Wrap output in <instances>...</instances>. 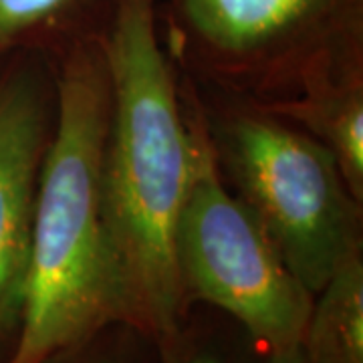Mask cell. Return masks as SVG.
<instances>
[{"label":"cell","instance_id":"obj_1","mask_svg":"<svg viewBox=\"0 0 363 363\" xmlns=\"http://www.w3.org/2000/svg\"><path fill=\"white\" fill-rule=\"evenodd\" d=\"M101 52L109 77L104 208L123 325L162 347L180 333L190 309L176 260V228L194 147L157 40L154 0H117Z\"/></svg>","mask_w":363,"mask_h":363},{"label":"cell","instance_id":"obj_2","mask_svg":"<svg viewBox=\"0 0 363 363\" xmlns=\"http://www.w3.org/2000/svg\"><path fill=\"white\" fill-rule=\"evenodd\" d=\"M109 77L104 52H75L59 81L43 154L23 317L4 363H43L109 325L123 297L104 208Z\"/></svg>","mask_w":363,"mask_h":363},{"label":"cell","instance_id":"obj_3","mask_svg":"<svg viewBox=\"0 0 363 363\" xmlns=\"http://www.w3.org/2000/svg\"><path fill=\"white\" fill-rule=\"evenodd\" d=\"M192 176L176 228V260L188 303L210 305L269 355L298 345L313 297L291 272L250 208L220 180L206 130L190 123Z\"/></svg>","mask_w":363,"mask_h":363},{"label":"cell","instance_id":"obj_4","mask_svg":"<svg viewBox=\"0 0 363 363\" xmlns=\"http://www.w3.org/2000/svg\"><path fill=\"white\" fill-rule=\"evenodd\" d=\"M230 169L240 200L303 286L317 295L345 260L362 252L359 200L323 142L269 117L230 128Z\"/></svg>","mask_w":363,"mask_h":363},{"label":"cell","instance_id":"obj_5","mask_svg":"<svg viewBox=\"0 0 363 363\" xmlns=\"http://www.w3.org/2000/svg\"><path fill=\"white\" fill-rule=\"evenodd\" d=\"M39 85L14 75L0 87V353L11 355L23 317L37 182L47 147Z\"/></svg>","mask_w":363,"mask_h":363},{"label":"cell","instance_id":"obj_6","mask_svg":"<svg viewBox=\"0 0 363 363\" xmlns=\"http://www.w3.org/2000/svg\"><path fill=\"white\" fill-rule=\"evenodd\" d=\"M333 0H184L196 33L214 49L250 52L311 23Z\"/></svg>","mask_w":363,"mask_h":363},{"label":"cell","instance_id":"obj_7","mask_svg":"<svg viewBox=\"0 0 363 363\" xmlns=\"http://www.w3.org/2000/svg\"><path fill=\"white\" fill-rule=\"evenodd\" d=\"M309 363H363V260H345L313 297L301 339Z\"/></svg>","mask_w":363,"mask_h":363},{"label":"cell","instance_id":"obj_8","mask_svg":"<svg viewBox=\"0 0 363 363\" xmlns=\"http://www.w3.org/2000/svg\"><path fill=\"white\" fill-rule=\"evenodd\" d=\"M297 113L331 150L341 176L355 200L363 198V95L350 89L319 91L298 105Z\"/></svg>","mask_w":363,"mask_h":363},{"label":"cell","instance_id":"obj_9","mask_svg":"<svg viewBox=\"0 0 363 363\" xmlns=\"http://www.w3.org/2000/svg\"><path fill=\"white\" fill-rule=\"evenodd\" d=\"M150 343L128 325H109L43 363H145L143 347Z\"/></svg>","mask_w":363,"mask_h":363},{"label":"cell","instance_id":"obj_10","mask_svg":"<svg viewBox=\"0 0 363 363\" xmlns=\"http://www.w3.org/2000/svg\"><path fill=\"white\" fill-rule=\"evenodd\" d=\"M81 0H0V49L9 43L49 28L65 18Z\"/></svg>","mask_w":363,"mask_h":363},{"label":"cell","instance_id":"obj_11","mask_svg":"<svg viewBox=\"0 0 363 363\" xmlns=\"http://www.w3.org/2000/svg\"><path fill=\"white\" fill-rule=\"evenodd\" d=\"M157 363H238L226 350L210 339L194 337L186 325L176 337L157 347Z\"/></svg>","mask_w":363,"mask_h":363},{"label":"cell","instance_id":"obj_12","mask_svg":"<svg viewBox=\"0 0 363 363\" xmlns=\"http://www.w3.org/2000/svg\"><path fill=\"white\" fill-rule=\"evenodd\" d=\"M264 363H309V359H307L305 351L298 343V345H293L289 350L274 351V353L264 355Z\"/></svg>","mask_w":363,"mask_h":363}]
</instances>
